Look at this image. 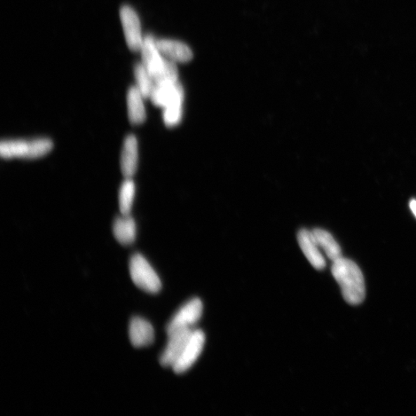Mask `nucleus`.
I'll return each instance as SVG.
<instances>
[{"mask_svg":"<svg viewBox=\"0 0 416 416\" xmlns=\"http://www.w3.org/2000/svg\"><path fill=\"white\" fill-rule=\"evenodd\" d=\"M333 277L340 285L345 302L358 305L365 300V285L363 274L359 267L343 257L333 262Z\"/></svg>","mask_w":416,"mask_h":416,"instance_id":"obj_1","label":"nucleus"},{"mask_svg":"<svg viewBox=\"0 0 416 416\" xmlns=\"http://www.w3.org/2000/svg\"><path fill=\"white\" fill-rule=\"evenodd\" d=\"M143 65L151 75L155 84L177 82V68L174 62L161 56L151 36L144 39L142 48Z\"/></svg>","mask_w":416,"mask_h":416,"instance_id":"obj_2","label":"nucleus"},{"mask_svg":"<svg viewBox=\"0 0 416 416\" xmlns=\"http://www.w3.org/2000/svg\"><path fill=\"white\" fill-rule=\"evenodd\" d=\"M203 304L199 298H194L187 302L173 317L167 328V333L180 330V329L192 328L199 323L202 316Z\"/></svg>","mask_w":416,"mask_h":416,"instance_id":"obj_5","label":"nucleus"},{"mask_svg":"<svg viewBox=\"0 0 416 416\" xmlns=\"http://www.w3.org/2000/svg\"><path fill=\"white\" fill-rule=\"evenodd\" d=\"M142 94L137 86H132L128 93L129 120L132 124L143 123L146 120V111Z\"/></svg>","mask_w":416,"mask_h":416,"instance_id":"obj_15","label":"nucleus"},{"mask_svg":"<svg viewBox=\"0 0 416 416\" xmlns=\"http://www.w3.org/2000/svg\"><path fill=\"white\" fill-rule=\"evenodd\" d=\"M150 98L155 106L163 109L173 104L183 103L184 91L178 82L156 83Z\"/></svg>","mask_w":416,"mask_h":416,"instance_id":"obj_9","label":"nucleus"},{"mask_svg":"<svg viewBox=\"0 0 416 416\" xmlns=\"http://www.w3.org/2000/svg\"><path fill=\"white\" fill-rule=\"evenodd\" d=\"M135 192V184L131 177L125 178L119 191V208L122 215L130 214Z\"/></svg>","mask_w":416,"mask_h":416,"instance_id":"obj_17","label":"nucleus"},{"mask_svg":"<svg viewBox=\"0 0 416 416\" xmlns=\"http://www.w3.org/2000/svg\"><path fill=\"white\" fill-rule=\"evenodd\" d=\"M53 147L48 138L5 140L0 144V154L4 159H36L49 154Z\"/></svg>","mask_w":416,"mask_h":416,"instance_id":"obj_3","label":"nucleus"},{"mask_svg":"<svg viewBox=\"0 0 416 416\" xmlns=\"http://www.w3.org/2000/svg\"><path fill=\"white\" fill-rule=\"evenodd\" d=\"M135 76L137 86L141 94L145 99L150 98L155 83L143 64H138L135 67Z\"/></svg>","mask_w":416,"mask_h":416,"instance_id":"obj_18","label":"nucleus"},{"mask_svg":"<svg viewBox=\"0 0 416 416\" xmlns=\"http://www.w3.org/2000/svg\"><path fill=\"white\" fill-rule=\"evenodd\" d=\"M156 47L164 56L172 61L186 62L193 58L192 50L186 44L175 41H156Z\"/></svg>","mask_w":416,"mask_h":416,"instance_id":"obj_13","label":"nucleus"},{"mask_svg":"<svg viewBox=\"0 0 416 416\" xmlns=\"http://www.w3.org/2000/svg\"><path fill=\"white\" fill-rule=\"evenodd\" d=\"M138 142L135 135L125 138L121 155V169L125 178L135 175L138 166Z\"/></svg>","mask_w":416,"mask_h":416,"instance_id":"obj_11","label":"nucleus"},{"mask_svg":"<svg viewBox=\"0 0 416 416\" xmlns=\"http://www.w3.org/2000/svg\"><path fill=\"white\" fill-rule=\"evenodd\" d=\"M115 239L123 246H130L135 242L137 226L135 220L130 215L117 217L113 224Z\"/></svg>","mask_w":416,"mask_h":416,"instance_id":"obj_14","label":"nucleus"},{"mask_svg":"<svg viewBox=\"0 0 416 416\" xmlns=\"http://www.w3.org/2000/svg\"><path fill=\"white\" fill-rule=\"evenodd\" d=\"M123 32L129 48L139 52L142 48L144 39L141 34L140 23L137 14L130 6H124L120 11Z\"/></svg>","mask_w":416,"mask_h":416,"instance_id":"obj_7","label":"nucleus"},{"mask_svg":"<svg viewBox=\"0 0 416 416\" xmlns=\"http://www.w3.org/2000/svg\"><path fill=\"white\" fill-rule=\"evenodd\" d=\"M297 241L302 253L311 264L317 270L326 268V259L321 253L320 247L312 231L302 229L297 234Z\"/></svg>","mask_w":416,"mask_h":416,"instance_id":"obj_10","label":"nucleus"},{"mask_svg":"<svg viewBox=\"0 0 416 416\" xmlns=\"http://www.w3.org/2000/svg\"><path fill=\"white\" fill-rule=\"evenodd\" d=\"M410 209L416 217V200L413 199L410 203Z\"/></svg>","mask_w":416,"mask_h":416,"instance_id":"obj_20","label":"nucleus"},{"mask_svg":"<svg viewBox=\"0 0 416 416\" xmlns=\"http://www.w3.org/2000/svg\"><path fill=\"white\" fill-rule=\"evenodd\" d=\"M130 272L133 283L145 292L156 294L161 291V281L158 274L143 255L135 254L132 256Z\"/></svg>","mask_w":416,"mask_h":416,"instance_id":"obj_4","label":"nucleus"},{"mask_svg":"<svg viewBox=\"0 0 416 416\" xmlns=\"http://www.w3.org/2000/svg\"><path fill=\"white\" fill-rule=\"evenodd\" d=\"M192 332V328H185L168 334V342L160 361L163 366L173 368L175 365L189 341Z\"/></svg>","mask_w":416,"mask_h":416,"instance_id":"obj_8","label":"nucleus"},{"mask_svg":"<svg viewBox=\"0 0 416 416\" xmlns=\"http://www.w3.org/2000/svg\"><path fill=\"white\" fill-rule=\"evenodd\" d=\"M206 335L201 330H193L182 356L173 366L177 374H182L191 368L198 360L205 347Z\"/></svg>","mask_w":416,"mask_h":416,"instance_id":"obj_6","label":"nucleus"},{"mask_svg":"<svg viewBox=\"0 0 416 416\" xmlns=\"http://www.w3.org/2000/svg\"><path fill=\"white\" fill-rule=\"evenodd\" d=\"M312 232L318 246L331 261L335 262L342 257L341 247L330 233L321 229H314Z\"/></svg>","mask_w":416,"mask_h":416,"instance_id":"obj_16","label":"nucleus"},{"mask_svg":"<svg viewBox=\"0 0 416 416\" xmlns=\"http://www.w3.org/2000/svg\"><path fill=\"white\" fill-rule=\"evenodd\" d=\"M130 340L136 348L147 347L153 343L154 330L147 321L140 318H133L129 328Z\"/></svg>","mask_w":416,"mask_h":416,"instance_id":"obj_12","label":"nucleus"},{"mask_svg":"<svg viewBox=\"0 0 416 416\" xmlns=\"http://www.w3.org/2000/svg\"><path fill=\"white\" fill-rule=\"evenodd\" d=\"M183 103L170 105L163 108V119L168 127H175L182 121Z\"/></svg>","mask_w":416,"mask_h":416,"instance_id":"obj_19","label":"nucleus"}]
</instances>
